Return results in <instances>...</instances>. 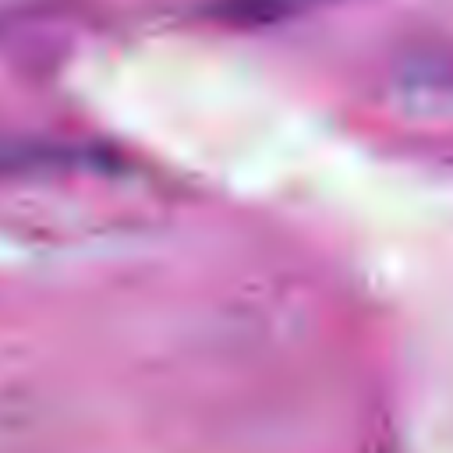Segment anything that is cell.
<instances>
[{"label":"cell","mask_w":453,"mask_h":453,"mask_svg":"<svg viewBox=\"0 0 453 453\" xmlns=\"http://www.w3.org/2000/svg\"><path fill=\"white\" fill-rule=\"evenodd\" d=\"M315 4L322 0H219V14L241 25H269V21L294 18Z\"/></svg>","instance_id":"1"}]
</instances>
